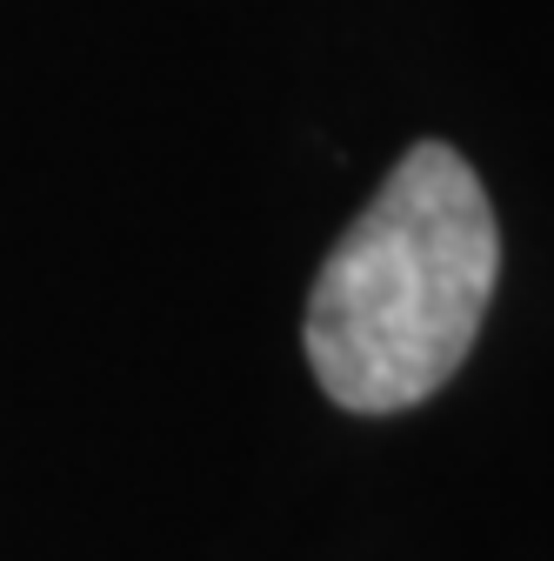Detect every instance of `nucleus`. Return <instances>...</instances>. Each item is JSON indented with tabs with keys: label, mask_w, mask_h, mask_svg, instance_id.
I'll return each mask as SVG.
<instances>
[{
	"label": "nucleus",
	"mask_w": 554,
	"mask_h": 561,
	"mask_svg": "<svg viewBox=\"0 0 554 561\" xmlns=\"http://www.w3.org/2000/svg\"><path fill=\"white\" fill-rule=\"evenodd\" d=\"M501 280V228L448 140H414L308 295V368L348 414H401L454 381Z\"/></svg>",
	"instance_id": "obj_1"
}]
</instances>
